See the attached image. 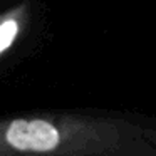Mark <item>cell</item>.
Masks as SVG:
<instances>
[{"mask_svg":"<svg viewBox=\"0 0 156 156\" xmlns=\"http://www.w3.org/2000/svg\"><path fill=\"white\" fill-rule=\"evenodd\" d=\"M25 17V5L12 9L0 17V55L12 47L22 27V20Z\"/></svg>","mask_w":156,"mask_h":156,"instance_id":"2","label":"cell"},{"mask_svg":"<svg viewBox=\"0 0 156 156\" xmlns=\"http://www.w3.org/2000/svg\"><path fill=\"white\" fill-rule=\"evenodd\" d=\"M0 156H156V118L102 112L2 118Z\"/></svg>","mask_w":156,"mask_h":156,"instance_id":"1","label":"cell"}]
</instances>
